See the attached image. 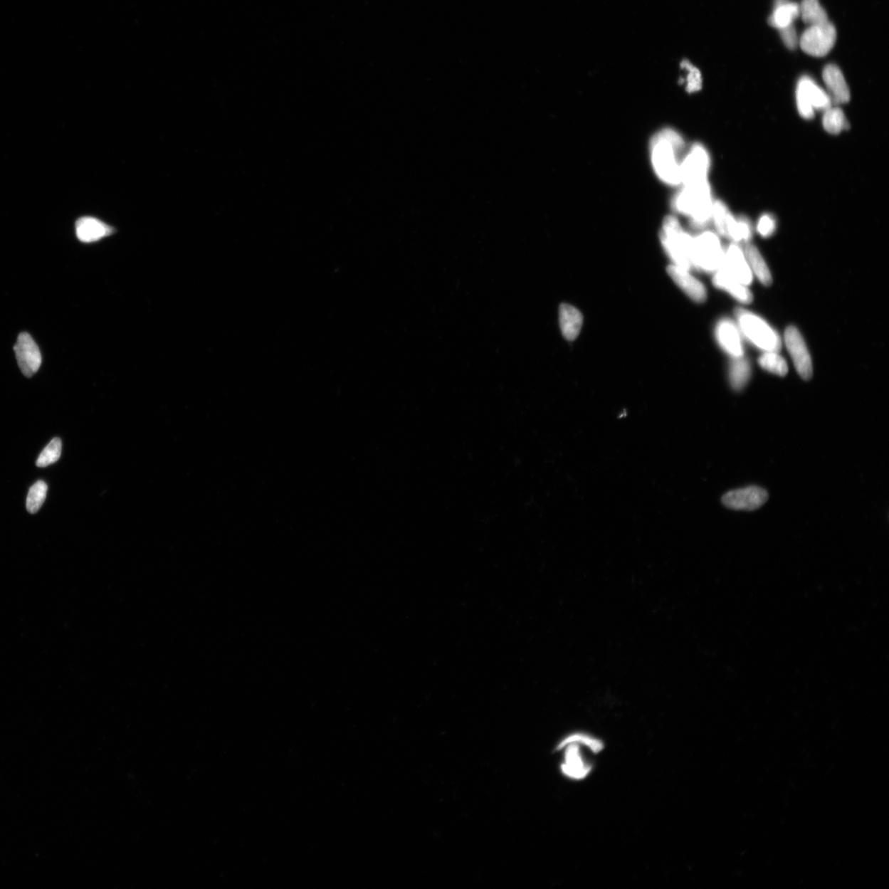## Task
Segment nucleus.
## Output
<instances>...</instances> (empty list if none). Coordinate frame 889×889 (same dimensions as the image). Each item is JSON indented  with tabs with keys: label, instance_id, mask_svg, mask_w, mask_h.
<instances>
[{
	"label": "nucleus",
	"instance_id": "obj_1",
	"mask_svg": "<svg viewBox=\"0 0 889 889\" xmlns=\"http://www.w3.org/2000/svg\"><path fill=\"white\" fill-rule=\"evenodd\" d=\"M650 152L657 177L668 186L681 185V165L686 148L680 134L670 128L660 130L652 137Z\"/></svg>",
	"mask_w": 889,
	"mask_h": 889
},
{
	"label": "nucleus",
	"instance_id": "obj_2",
	"mask_svg": "<svg viewBox=\"0 0 889 889\" xmlns=\"http://www.w3.org/2000/svg\"><path fill=\"white\" fill-rule=\"evenodd\" d=\"M712 188L708 180L683 186L672 201L678 214L687 216L697 228L712 221L713 206Z\"/></svg>",
	"mask_w": 889,
	"mask_h": 889
},
{
	"label": "nucleus",
	"instance_id": "obj_3",
	"mask_svg": "<svg viewBox=\"0 0 889 889\" xmlns=\"http://www.w3.org/2000/svg\"><path fill=\"white\" fill-rule=\"evenodd\" d=\"M661 241L675 265L689 270L693 266V238L681 227L675 216H667L663 223Z\"/></svg>",
	"mask_w": 889,
	"mask_h": 889
},
{
	"label": "nucleus",
	"instance_id": "obj_4",
	"mask_svg": "<svg viewBox=\"0 0 889 889\" xmlns=\"http://www.w3.org/2000/svg\"><path fill=\"white\" fill-rule=\"evenodd\" d=\"M584 745L590 747L594 753H599L604 747L601 740L584 734L572 735L559 745L560 749L562 747L567 748L564 761L561 766L562 772L572 779L582 780L586 777L592 769V765L589 764L582 750Z\"/></svg>",
	"mask_w": 889,
	"mask_h": 889
},
{
	"label": "nucleus",
	"instance_id": "obj_5",
	"mask_svg": "<svg viewBox=\"0 0 889 889\" xmlns=\"http://www.w3.org/2000/svg\"><path fill=\"white\" fill-rule=\"evenodd\" d=\"M737 318L742 332L752 343L766 352H777L781 348V340L776 331L757 315L740 310Z\"/></svg>",
	"mask_w": 889,
	"mask_h": 889
},
{
	"label": "nucleus",
	"instance_id": "obj_6",
	"mask_svg": "<svg viewBox=\"0 0 889 889\" xmlns=\"http://www.w3.org/2000/svg\"><path fill=\"white\" fill-rule=\"evenodd\" d=\"M725 251L717 235L705 231L693 238V266L705 271H717L722 266Z\"/></svg>",
	"mask_w": 889,
	"mask_h": 889
},
{
	"label": "nucleus",
	"instance_id": "obj_7",
	"mask_svg": "<svg viewBox=\"0 0 889 889\" xmlns=\"http://www.w3.org/2000/svg\"><path fill=\"white\" fill-rule=\"evenodd\" d=\"M798 112L804 119H812L815 110H825L832 107L829 95L820 88L811 78L803 76L796 89Z\"/></svg>",
	"mask_w": 889,
	"mask_h": 889
},
{
	"label": "nucleus",
	"instance_id": "obj_8",
	"mask_svg": "<svg viewBox=\"0 0 889 889\" xmlns=\"http://www.w3.org/2000/svg\"><path fill=\"white\" fill-rule=\"evenodd\" d=\"M836 31L828 21L809 26L799 40V44L806 54L814 57L828 55L835 45Z\"/></svg>",
	"mask_w": 889,
	"mask_h": 889
},
{
	"label": "nucleus",
	"instance_id": "obj_9",
	"mask_svg": "<svg viewBox=\"0 0 889 889\" xmlns=\"http://www.w3.org/2000/svg\"><path fill=\"white\" fill-rule=\"evenodd\" d=\"M711 168V157L705 147L694 144L686 151L681 165V185L698 183L708 180Z\"/></svg>",
	"mask_w": 889,
	"mask_h": 889
},
{
	"label": "nucleus",
	"instance_id": "obj_10",
	"mask_svg": "<svg viewBox=\"0 0 889 889\" xmlns=\"http://www.w3.org/2000/svg\"><path fill=\"white\" fill-rule=\"evenodd\" d=\"M785 342L788 352L792 357L796 369L804 380H809L813 375V365L806 342L799 331L794 326L786 330Z\"/></svg>",
	"mask_w": 889,
	"mask_h": 889
},
{
	"label": "nucleus",
	"instance_id": "obj_11",
	"mask_svg": "<svg viewBox=\"0 0 889 889\" xmlns=\"http://www.w3.org/2000/svg\"><path fill=\"white\" fill-rule=\"evenodd\" d=\"M767 499L768 493L764 488L751 486L725 493L722 503L736 511H754L765 504Z\"/></svg>",
	"mask_w": 889,
	"mask_h": 889
},
{
	"label": "nucleus",
	"instance_id": "obj_12",
	"mask_svg": "<svg viewBox=\"0 0 889 889\" xmlns=\"http://www.w3.org/2000/svg\"><path fill=\"white\" fill-rule=\"evenodd\" d=\"M19 367L26 377L36 374L41 365V354L38 344L28 333L19 335L14 346Z\"/></svg>",
	"mask_w": 889,
	"mask_h": 889
},
{
	"label": "nucleus",
	"instance_id": "obj_13",
	"mask_svg": "<svg viewBox=\"0 0 889 889\" xmlns=\"http://www.w3.org/2000/svg\"><path fill=\"white\" fill-rule=\"evenodd\" d=\"M720 268H722L730 276L745 286L749 285L753 281V273L744 251L738 245L732 244L728 247L724 253L722 265Z\"/></svg>",
	"mask_w": 889,
	"mask_h": 889
},
{
	"label": "nucleus",
	"instance_id": "obj_14",
	"mask_svg": "<svg viewBox=\"0 0 889 889\" xmlns=\"http://www.w3.org/2000/svg\"><path fill=\"white\" fill-rule=\"evenodd\" d=\"M823 78L828 94L832 102L836 104H844L850 101V90L840 68L835 65H828L824 68Z\"/></svg>",
	"mask_w": 889,
	"mask_h": 889
},
{
	"label": "nucleus",
	"instance_id": "obj_15",
	"mask_svg": "<svg viewBox=\"0 0 889 889\" xmlns=\"http://www.w3.org/2000/svg\"><path fill=\"white\" fill-rule=\"evenodd\" d=\"M667 272L673 280L687 295L696 303H703L707 298V290L703 284L689 273L675 265L667 268Z\"/></svg>",
	"mask_w": 889,
	"mask_h": 889
},
{
	"label": "nucleus",
	"instance_id": "obj_16",
	"mask_svg": "<svg viewBox=\"0 0 889 889\" xmlns=\"http://www.w3.org/2000/svg\"><path fill=\"white\" fill-rule=\"evenodd\" d=\"M76 236L84 243H96L114 233V228L96 218L83 217L75 225Z\"/></svg>",
	"mask_w": 889,
	"mask_h": 889
},
{
	"label": "nucleus",
	"instance_id": "obj_17",
	"mask_svg": "<svg viewBox=\"0 0 889 889\" xmlns=\"http://www.w3.org/2000/svg\"><path fill=\"white\" fill-rule=\"evenodd\" d=\"M719 344L728 354L736 359L743 357V345L737 327L728 320L719 322L717 328Z\"/></svg>",
	"mask_w": 889,
	"mask_h": 889
},
{
	"label": "nucleus",
	"instance_id": "obj_18",
	"mask_svg": "<svg viewBox=\"0 0 889 889\" xmlns=\"http://www.w3.org/2000/svg\"><path fill=\"white\" fill-rule=\"evenodd\" d=\"M713 283L715 286L728 292L740 303L748 304L753 300L749 288L730 276L722 268H720L715 273Z\"/></svg>",
	"mask_w": 889,
	"mask_h": 889
},
{
	"label": "nucleus",
	"instance_id": "obj_19",
	"mask_svg": "<svg viewBox=\"0 0 889 889\" xmlns=\"http://www.w3.org/2000/svg\"><path fill=\"white\" fill-rule=\"evenodd\" d=\"M799 16V5L791 0H775L774 9L769 19L773 28L781 30L794 25Z\"/></svg>",
	"mask_w": 889,
	"mask_h": 889
},
{
	"label": "nucleus",
	"instance_id": "obj_20",
	"mask_svg": "<svg viewBox=\"0 0 889 889\" xmlns=\"http://www.w3.org/2000/svg\"><path fill=\"white\" fill-rule=\"evenodd\" d=\"M559 322L562 335L566 340L572 341L576 340L580 333L583 317L579 310L574 307L568 304H562L559 309Z\"/></svg>",
	"mask_w": 889,
	"mask_h": 889
},
{
	"label": "nucleus",
	"instance_id": "obj_21",
	"mask_svg": "<svg viewBox=\"0 0 889 889\" xmlns=\"http://www.w3.org/2000/svg\"><path fill=\"white\" fill-rule=\"evenodd\" d=\"M744 252L747 261H748L752 270L751 271L754 272L756 277L759 278L764 285H770L772 284V275L759 251L754 246L747 244Z\"/></svg>",
	"mask_w": 889,
	"mask_h": 889
},
{
	"label": "nucleus",
	"instance_id": "obj_22",
	"mask_svg": "<svg viewBox=\"0 0 889 889\" xmlns=\"http://www.w3.org/2000/svg\"><path fill=\"white\" fill-rule=\"evenodd\" d=\"M799 15L809 26L828 22V17L819 0H803L799 5Z\"/></svg>",
	"mask_w": 889,
	"mask_h": 889
},
{
	"label": "nucleus",
	"instance_id": "obj_23",
	"mask_svg": "<svg viewBox=\"0 0 889 889\" xmlns=\"http://www.w3.org/2000/svg\"><path fill=\"white\" fill-rule=\"evenodd\" d=\"M751 368L749 362L743 357H736L730 369V382L735 391H740L749 382Z\"/></svg>",
	"mask_w": 889,
	"mask_h": 889
},
{
	"label": "nucleus",
	"instance_id": "obj_24",
	"mask_svg": "<svg viewBox=\"0 0 889 889\" xmlns=\"http://www.w3.org/2000/svg\"><path fill=\"white\" fill-rule=\"evenodd\" d=\"M823 125L829 134L838 135L848 128V123L843 110L830 107L824 110Z\"/></svg>",
	"mask_w": 889,
	"mask_h": 889
},
{
	"label": "nucleus",
	"instance_id": "obj_25",
	"mask_svg": "<svg viewBox=\"0 0 889 889\" xmlns=\"http://www.w3.org/2000/svg\"><path fill=\"white\" fill-rule=\"evenodd\" d=\"M735 219L723 202L717 201L713 203L712 221L718 233L727 238L730 226Z\"/></svg>",
	"mask_w": 889,
	"mask_h": 889
},
{
	"label": "nucleus",
	"instance_id": "obj_26",
	"mask_svg": "<svg viewBox=\"0 0 889 889\" xmlns=\"http://www.w3.org/2000/svg\"><path fill=\"white\" fill-rule=\"evenodd\" d=\"M759 362L762 368L773 374L781 377L787 374V362L777 352H766L760 357Z\"/></svg>",
	"mask_w": 889,
	"mask_h": 889
},
{
	"label": "nucleus",
	"instance_id": "obj_27",
	"mask_svg": "<svg viewBox=\"0 0 889 889\" xmlns=\"http://www.w3.org/2000/svg\"><path fill=\"white\" fill-rule=\"evenodd\" d=\"M47 490H48V487L44 481L41 480L36 482L30 488L27 503H26L29 513L36 514L39 511L46 498Z\"/></svg>",
	"mask_w": 889,
	"mask_h": 889
},
{
	"label": "nucleus",
	"instance_id": "obj_28",
	"mask_svg": "<svg viewBox=\"0 0 889 889\" xmlns=\"http://www.w3.org/2000/svg\"><path fill=\"white\" fill-rule=\"evenodd\" d=\"M62 451V441L60 438H54L51 441L48 446L46 447L41 452L36 461V466L44 468L54 464L61 458Z\"/></svg>",
	"mask_w": 889,
	"mask_h": 889
},
{
	"label": "nucleus",
	"instance_id": "obj_29",
	"mask_svg": "<svg viewBox=\"0 0 889 889\" xmlns=\"http://www.w3.org/2000/svg\"><path fill=\"white\" fill-rule=\"evenodd\" d=\"M751 236L752 228L749 221L745 218L735 219L730 226L727 238L732 239L735 243H740V241H748Z\"/></svg>",
	"mask_w": 889,
	"mask_h": 889
},
{
	"label": "nucleus",
	"instance_id": "obj_30",
	"mask_svg": "<svg viewBox=\"0 0 889 889\" xmlns=\"http://www.w3.org/2000/svg\"><path fill=\"white\" fill-rule=\"evenodd\" d=\"M681 67L685 68L688 71L687 76V91L689 93L697 92L702 88V75L700 71L695 66H693L688 61H683Z\"/></svg>",
	"mask_w": 889,
	"mask_h": 889
},
{
	"label": "nucleus",
	"instance_id": "obj_31",
	"mask_svg": "<svg viewBox=\"0 0 889 889\" xmlns=\"http://www.w3.org/2000/svg\"><path fill=\"white\" fill-rule=\"evenodd\" d=\"M777 228L776 220L769 214L762 215L757 223V231L764 238H768Z\"/></svg>",
	"mask_w": 889,
	"mask_h": 889
},
{
	"label": "nucleus",
	"instance_id": "obj_32",
	"mask_svg": "<svg viewBox=\"0 0 889 889\" xmlns=\"http://www.w3.org/2000/svg\"><path fill=\"white\" fill-rule=\"evenodd\" d=\"M779 31L784 44H785L786 46L790 50L796 49L799 44V39L798 38L796 30L794 28V25L790 26V27L781 29Z\"/></svg>",
	"mask_w": 889,
	"mask_h": 889
}]
</instances>
